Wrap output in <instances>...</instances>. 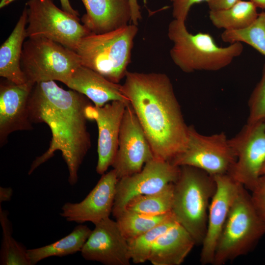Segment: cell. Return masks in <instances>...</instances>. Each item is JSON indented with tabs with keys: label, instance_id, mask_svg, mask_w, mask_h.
<instances>
[{
	"label": "cell",
	"instance_id": "cell-6",
	"mask_svg": "<svg viewBox=\"0 0 265 265\" xmlns=\"http://www.w3.org/2000/svg\"><path fill=\"white\" fill-rule=\"evenodd\" d=\"M242 185L232 204L216 246L212 265H223L248 254L265 234V223Z\"/></svg>",
	"mask_w": 265,
	"mask_h": 265
},
{
	"label": "cell",
	"instance_id": "cell-5",
	"mask_svg": "<svg viewBox=\"0 0 265 265\" xmlns=\"http://www.w3.org/2000/svg\"><path fill=\"white\" fill-rule=\"evenodd\" d=\"M137 26L129 24L101 34L90 33L80 41L76 52L81 65L117 83L128 72Z\"/></svg>",
	"mask_w": 265,
	"mask_h": 265
},
{
	"label": "cell",
	"instance_id": "cell-18",
	"mask_svg": "<svg viewBox=\"0 0 265 265\" xmlns=\"http://www.w3.org/2000/svg\"><path fill=\"white\" fill-rule=\"evenodd\" d=\"M86 13L80 20L91 33H106L130 24L128 0H81Z\"/></svg>",
	"mask_w": 265,
	"mask_h": 265
},
{
	"label": "cell",
	"instance_id": "cell-14",
	"mask_svg": "<svg viewBox=\"0 0 265 265\" xmlns=\"http://www.w3.org/2000/svg\"><path fill=\"white\" fill-rule=\"evenodd\" d=\"M213 177L216 189L209 207L207 230L200 256L203 265L213 263L218 239L241 186L229 174Z\"/></svg>",
	"mask_w": 265,
	"mask_h": 265
},
{
	"label": "cell",
	"instance_id": "cell-23",
	"mask_svg": "<svg viewBox=\"0 0 265 265\" xmlns=\"http://www.w3.org/2000/svg\"><path fill=\"white\" fill-rule=\"evenodd\" d=\"M256 6L250 0H240L222 10H210L209 19L217 28L224 30H239L252 24L259 14Z\"/></svg>",
	"mask_w": 265,
	"mask_h": 265
},
{
	"label": "cell",
	"instance_id": "cell-21",
	"mask_svg": "<svg viewBox=\"0 0 265 265\" xmlns=\"http://www.w3.org/2000/svg\"><path fill=\"white\" fill-rule=\"evenodd\" d=\"M27 19L25 6L14 28L0 48V76L17 84L27 82L21 66L23 44L27 38Z\"/></svg>",
	"mask_w": 265,
	"mask_h": 265
},
{
	"label": "cell",
	"instance_id": "cell-17",
	"mask_svg": "<svg viewBox=\"0 0 265 265\" xmlns=\"http://www.w3.org/2000/svg\"><path fill=\"white\" fill-rule=\"evenodd\" d=\"M34 84H17L6 80L0 84V144L5 143L8 135L18 131L32 130L29 99Z\"/></svg>",
	"mask_w": 265,
	"mask_h": 265
},
{
	"label": "cell",
	"instance_id": "cell-26",
	"mask_svg": "<svg viewBox=\"0 0 265 265\" xmlns=\"http://www.w3.org/2000/svg\"><path fill=\"white\" fill-rule=\"evenodd\" d=\"M172 214L171 212L160 215H148L125 210L115 219L129 241L160 224Z\"/></svg>",
	"mask_w": 265,
	"mask_h": 265
},
{
	"label": "cell",
	"instance_id": "cell-3",
	"mask_svg": "<svg viewBox=\"0 0 265 265\" xmlns=\"http://www.w3.org/2000/svg\"><path fill=\"white\" fill-rule=\"evenodd\" d=\"M167 35L173 45L170 56L183 72L216 71L229 65L243 51L242 43L219 46L209 33L188 31L186 22L173 19L168 26Z\"/></svg>",
	"mask_w": 265,
	"mask_h": 265
},
{
	"label": "cell",
	"instance_id": "cell-36",
	"mask_svg": "<svg viewBox=\"0 0 265 265\" xmlns=\"http://www.w3.org/2000/svg\"><path fill=\"white\" fill-rule=\"evenodd\" d=\"M257 8L265 10V0H250Z\"/></svg>",
	"mask_w": 265,
	"mask_h": 265
},
{
	"label": "cell",
	"instance_id": "cell-10",
	"mask_svg": "<svg viewBox=\"0 0 265 265\" xmlns=\"http://www.w3.org/2000/svg\"><path fill=\"white\" fill-rule=\"evenodd\" d=\"M229 142L236 160L229 175L251 191L265 164V123H246Z\"/></svg>",
	"mask_w": 265,
	"mask_h": 265
},
{
	"label": "cell",
	"instance_id": "cell-33",
	"mask_svg": "<svg viewBox=\"0 0 265 265\" xmlns=\"http://www.w3.org/2000/svg\"><path fill=\"white\" fill-rule=\"evenodd\" d=\"M131 10V22L138 26V22L142 19L139 5L137 0H128Z\"/></svg>",
	"mask_w": 265,
	"mask_h": 265
},
{
	"label": "cell",
	"instance_id": "cell-16",
	"mask_svg": "<svg viewBox=\"0 0 265 265\" xmlns=\"http://www.w3.org/2000/svg\"><path fill=\"white\" fill-rule=\"evenodd\" d=\"M118 178L112 169L102 177L85 198L79 203L67 202L60 215L69 222L94 225L109 217L113 207Z\"/></svg>",
	"mask_w": 265,
	"mask_h": 265
},
{
	"label": "cell",
	"instance_id": "cell-30",
	"mask_svg": "<svg viewBox=\"0 0 265 265\" xmlns=\"http://www.w3.org/2000/svg\"><path fill=\"white\" fill-rule=\"evenodd\" d=\"M251 191L252 205L260 217L265 223V174L260 176Z\"/></svg>",
	"mask_w": 265,
	"mask_h": 265
},
{
	"label": "cell",
	"instance_id": "cell-9",
	"mask_svg": "<svg viewBox=\"0 0 265 265\" xmlns=\"http://www.w3.org/2000/svg\"><path fill=\"white\" fill-rule=\"evenodd\" d=\"M236 160L229 139L224 132L205 135L189 126L185 149L170 162L179 167H195L214 176L229 174Z\"/></svg>",
	"mask_w": 265,
	"mask_h": 265
},
{
	"label": "cell",
	"instance_id": "cell-25",
	"mask_svg": "<svg viewBox=\"0 0 265 265\" xmlns=\"http://www.w3.org/2000/svg\"><path fill=\"white\" fill-rule=\"evenodd\" d=\"M174 183L157 192L137 196L127 204L125 210L148 215H160L171 212Z\"/></svg>",
	"mask_w": 265,
	"mask_h": 265
},
{
	"label": "cell",
	"instance_id": "cell-29",
	"mask_svg": "<svg viewBox=\"0 0 265 265\" xmlns=\"http://www.w3.org/2000/svg\"><path fill=\"white\" fill-rule=\"evenodd\" d=\"M248 107L247 123H265V63L261 79L250 96Z\"/></svg>",
	"mask_w": 265,
	"mask_h": 265
},
{
	"label": "cell",
	"instance_id": "cell-8",
	"mask_svg": "<svg viewBox=\"0 0 265 265\" xmlns=\"http://www.w3.org/2000/svg\"><path fill=\"white\" fill-rule=\"evenodd\" d=\"M27 11V38L42 36L76 52L80 40L91 33L79 18L57 7L52 0H29Z\"/></svg>",
	"mask_w": 265,
	"mask_h": 265
},
{
	"label": "cell",
	"instance_id": "cell-2",
	"mask_svg": "<svg viewBox=\"0 0 265 265\" xmlns=\"http://www.w3.org/2000/svg\"><path fill=\"white\" fill-rule=\"evenodd\" d=\"M122 90L151 145L155 158L171 162L185 149L188 127L169 77L128 71Z\"/></svg>",
	"mask_w": 265,
	"mask_h": 265
},
{
	"label": "cell",
	"instance_id": "cell-32",
	"mask_svg": "<svg viewBox=\"0 0 265 265\" xmlns=\"http://www.w3.org/2000/svg\"><path fill=\"white\" fill-rule=\"evenodd\" d=\"M241 0H209L210 10H219L228 8Z\"/></svg>",
	"mask_w": 265,
	"mask_h": 265
},
{
	"label": "cell",
	"instance_id": "cell-11",
	"mask_svg": "<svg viewBox=\"0 0 265 265\" xmlns=\"http://www.w3.org/2000/svg\"><path fill=\"white\" fill-rule=\"evenodd\" d=\"M180 167L156 158L147 162L138 172L119 179L112 214L115 218L127 203L137 196L154 193L177 180Z\"/></svg>",
	"mask_w": 265,
	"mask_h": 265
},
{
	"label": "cell",
	"instance_id": "cell-19",
	"mask_svg": "<svg viewBox=\"0 0 265 265\" xmlns=\"http://www.w3.org/2000/svg\"><path fill=\"white\" fill-rule=\"evenodd\" d=\"M65 85L84 95L97 106L114 101L130 103L122 92V85L82 65L74 71Z\"/></svg>",
	"mask_w": 265,
	"mask_h": 265
},
{
	"label": "cell",
	"instance_id": "cell-20",
	"mask_svg": "<svg viewBox=\"0 0 265 265\" xmlns=\"http://www.w3.org/2000/svg\"><path fill=\"white\" fill-rule=\"evenodd\" d=\"M195 245L190 235L177 222L157 239L148 261L153 265H180Z\"/></svg>",
	"mask_w": 265,
	"mask_h": 265
},
{
	"label": "cell",
	"instance_id": "cell-28",
	"mask_svg": "<svg viewBox=\"0 0 265 265\" xmlns=\"http://www.w3.org/2000/svg\"><path fill=\"white\" fill-rule=\"evenodd\" d=\"M177 222L172 214L160 224L129 240L131 261L134 264H142L148 261L150 253L157 239Z\"/></svg>",
	"mask_w": 265,
	"mask_h": 265
},
{
	"label": "cell",
	"instance_id": "cell-35",
	"mask_svg": "<svg viewBox=\"0 0 265 265\" xmlns=\"http://www.w3.org/2000/svg\"><path fill=\"white\" fill-rule=\"evenodd\" d=\"M62 9L73 16L79 18V13L74 9L70 3L69 0H59Z\"/></svg>",
	"mask_w": 265,
	"mask_h": 265
},
{
	"label": "cell",
	"instance_id": "cell-22",
	"mask_svg": "<svg viewBox=\"0 0 265 265\" xmlns=\"http://www.w3.org/2000/svg\"><path fill=\"white\" fill-rule=\"evenodd\" d=\"M91 231L87 225L79 224L69 234L54 242L27 249L31 265L49 257H63L80 252Z\"/></svg>",
	"mask_w": 265,
	"mask_h": 265
},
{
	"label": "cell",
	"instance_id": "cell-7",
	"mask_svg": "<svg viewBox=\"0 0 265 265\" xmlns=\"http://www.w3.org/2000/svg\"><path fill=\"white\" fill-rule=\"evenodd\" d=\"M80 65L75 51L45 37H29L24 43L21 66L27 82L57 80L66 84Z\"/></svg>",
	"mask_w": 265,
	"mask_h": 265
},
{
	"label": "cell",
	"instance_id": "cell-1",
	"mask_svg": "<svg viewBox=\"0 0 265 265\" xmlns=\"http://www.w3.org/2000/svg\"><path fill=\"white\" fill-rule=\"evenodd\" d=\"M88 99L76 91L63 89L54 81L33 85L28 105L30 120L47 124L52 137L48 150L32 161L28 175L59 151L67 166L69 184H77L79 168L91 146L85 115L91 104Z\"/></svg>",
	"mask_w": 265,
	"mask_h": 265
},
{
	"label": "cell",
	"instance_id": "cell-13",
	"mask_svg": "<svg viewBox=\"0 0 265 265\" xmlns=\"http://www.w3.org/2000/svg\"><path fill=\"white\" fill-rule=\"evenodd\" d=\"M80 252L85 260L105 265H129L131 261L128 241L109 217L95 224Z\"/></svg>",
	"mask_w": 265,
	"mask_h": 265
},
{
	"label": "cell",
	"instance_id": "cell-12",
	"mask_svg": "<svg viewBox=\"0 0 265 265\" xmlns=\"http://www.w3.org/2000/svg\"><path fill=\"white\" fill-rule=\"evenodd\" d=\"M154 158L146 135L129 104L123 116L118 148L111 166L119 179L139 172Z\"/></svg>",
	"mask_w": 265,
	"mask_h": 265
},
{
	"label": "cell",
	"instance_id": "cell-31",
	"mask_svg": "<svg viewBox=\"0 0 265 265\" xmlns=\"http://www.w3.org/2000/svg\"><path fill=\"white\" fill-rule=\"evenodd\" d=\"M174 19L186 22L191 7L194 4L209 0H171Z\"/></svg>",
	"mask_w": 265,
	"mask_h": 265
},
{
	"label": "cell",
	"instance_id": "cell-15",
	"mask_svg": "<svg viewBox=\"0 0 265 265\" xmlns=\"http://www.w3.org/2000/svg\"><path fill=\"white\" fill-rule=\"evenodd\" d=\"M129 104L114 101L102 106L91 104L85 108L87 119L95 121L98 128V159L96 170L100 175L105 173L114 161L123 116Z\"/></svg>",
	"mask_w": 265,
	"mask_h": 265
},
{
	"label": "cell",
	"instance_id": "cell-24",
	"mask_svg": "<svg viewBox=\"0 0 265 265\" xmlns=\"http://www.w3.org/2000/svg\"><path fill=\"white\" fill-rule=\"evenodd\" d=\"M8 212L0 205V222L2 240L0 250L1 265H31L27 249L12 237V227L8 217Z\"/></svg>",
	"mask_w": 265,
	"mask_h": 265
},
{
	"label": "cell",
	"instance_id": "cell-38",
	"mask_svg": "<svg viewBox=\"0 0 265 265\" xmlns=\"http://www.w3.org/2000/svg\"><path fill=\"white\" fill-rule=\"evenodd\" d=\"M265 174V164L264 165L261 173V176Z\"/></svg>",
	"mask_w": 265,
	"mask_h": 265
},
{
	"label": "cell",
	"instance_id": "cell-4",
	"mask_svg": "<svg viewBox=\"0 0 265 265\" xmlns=\"http://www.w3.org/2000/svg\"><path fill=\"white\" fill-rule=\"evenodd\" d=\"M174 183L171 212L196 245L202 244L207 230L211 200L216 189L213 176L195 167L180 166Z\"/></svg>",
	"mask_w": 265,
	"mask_h": 265
},
{
	"label": "cell",
	"instance_id": "cell-37",
	"mask_svg": "<svg viewBox=\"0 0 265 265\" xmlns=\"http://www.w3.org/2000/svg\"><path fill=\"white\" fill-rule=\"evenodd\" d=\"M14 0H1L0 2V8H2Z\"/></svg>",
	"mask_w": 265,
	"mask_h": 265
},
{
	"label": "cell",
	"instance_id": "cell-27",
	"mask_svg": "<svg viewBox=\"0 0 265 265\" xmlns=\"http://www.w3.org/2000/svg\"><path fill=\"white\" fill-rule=\"evenodd\" d=\"M222 41L229 44L240 42L250 46L265 56V11L259 13L255 21L239 30H224Z\"/></svg>",
	"mask_w": 265,
	"mask_h": 265
},
{
	"label": "cell",
	"instance_id": "cell-34",
	"mask_svg": "<svg viewBox=\"0 0 265 265\" xmlns=\"http://www.w3.org/2000/svg\"><path fill=\"white\" fill-rule=\"evenodd\" d=\"M13 194V189L11 187H0V203L9 201Z\"/></svg>",
	"mask_w": 265,
	"mask_h": 265
}]
</instances>
